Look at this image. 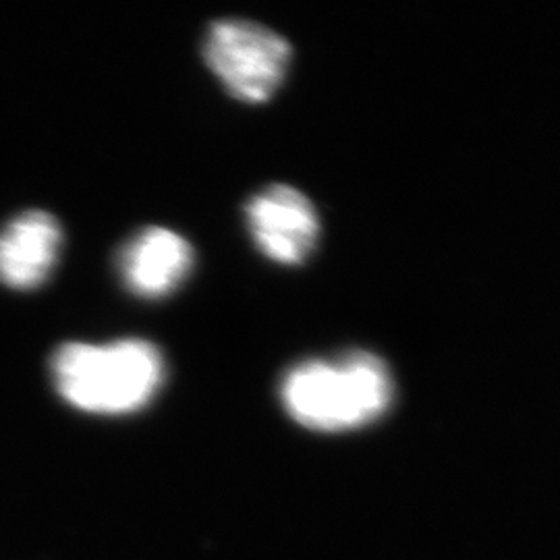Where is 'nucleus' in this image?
Returning <instances> with one entry per match:
<instances>
[{"instance_id":"1","label":"nucleus","mask_w":560,"mask_h":560,"mask_svg":"<svg viewBox=\"0 0 560 560\" xmlns=\"http://www.w3.org/2000/svg\"><path fill=\"white\" fill-rule=\"evenodd\" d=\"M166 365L161 349L143 339L65 342L50 360L60 399L96 416H127L161 390Z\"/></svg>"},{"instance_id":"5","label":"nucleus","mask_w":560,"mask_h":560,"mask_svg":"<svg viewBox=\"0 0 560 560\" xmlns=\"http://www.w3.org/2000/svg\"><path fill=\"white\" fill-rule=\"evenodd\" d=\"M117 268L122 284L136 298L162 300L191 275L194 247L171 229L148 226L120 247Z\"/></svg>"},{"instance_id":"2","label":"nucleus","mask_w":560,"mask_h":560,"mask_svg":"<svg viewBox=\"0 0 560 560\" xmlns=\"http://www.w3.org/2000/svg\"><path fill=\"white\" fill-rule=\"evenodd\" d=\"M395 397L388 365L374 353L349 351L337 360L293 365L280 382L287 413L307 430L347 432L382 418Z\"/></svg>"},{"instance_id":"6","label":"nucleus","mask_w":560,"mask_h":560,"mask_svg":"<svg viewBox=\"0 0 560 560\" xmlns=\"http://www.w3.org/2000/svg\"><path fill=\"white\" fill-rule=\"evenodd\" d=\"M62 229L44 210L21 212L0 229V284L30 291L44 284L59 261Z\"/></svg>"},{"instance_id":"3","label":"nucleus","mask_w":560,"mask_h":560,"mask_svg":"<svg viewBox=\"0 0 560 560\" xmlns=\"http://www.w3.org/2000/svg\"><path fill=\"white\" fill-rule=\"evenodd\" d=\"M201 50L229 94L249 104H261L277 94L293 55L291 44L280 34L247 20L214 21Z\"/></svg>"},{"instance_id":"4","label":"nucleus","mask_w":560,"mask_h":560,"mask_svg":"<svg viewBox=\"0 0 560 560\" xmlns=\"http://www.w3.org/2000/svg\"><path fill=\"white\" fill-rule=\"evenodd\" d=\"M249 235L266 258L298 266L310 258L320 237V219L307 196L291 185H270L245 206Z\"/></svg>"}]
</instances>
